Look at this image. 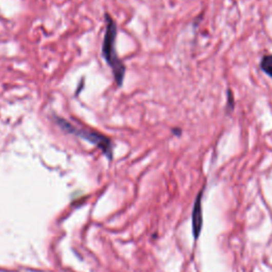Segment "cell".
Here are the masks:
<instances>
[{"label":"cell","instance_id":"6da1fadb","mask_svg":"<svg viewBox=\"0 0 272 272\" xmlns=\"http://www.w3.org/2000/svg\"><path fill=\"white\" fill-rule=\"evenodd\" d=\"M105 32L102 43V55L108 65L111 67L114 75V80L118 86H122L125 79L126 67L124 63L120 61V59L117 55L115 42L117 35V27L114 20L110 16L109 14H105Z\"/></svg>","mask_w":272,"mask_h":272},{"label":"cell","instance_id":"7a4b0ae2","mask_svg":"<svg viewBox=\"0 0 272 272\" xmlns=\"http://www.w3.org/2000/svg\"><path fill=\"white\" fill-rule=\"evenodd\" d=\"M56 119V124L57 126L61 128L63 131L69 133V134H73L75 136H78L80 139L85 140L86 142L93 144L94 146L98 147L103 154L107 157L109 160H112L113 158V146H112V142L109 138L107 136L96 132V131H90V130H86V129H80L74 127L73 125H71L70 123H68L67 120L63 119V118H60V117H55Z\"/></svg>","mask_w":272,"mask_h":272},{"label":"cell","instance_id":"3957f363","mask_svg":"<svg viewBox=\"0 0 272 272\" xmlns=\"http://www.w3.org/2000/svg\"><path fill=\"white\" fill-rule=\"evenodd\" d=\"M201 228H202V207H201V192H200L198 195L197 200L195 201L192 209V232L196 239L199 237Z\"/></svg>","mask_w":272,"mask_h":272},{"label":"cell","instance_id":"277c9868","mask_svg":"<svg viewBox=\"0 0 272 272\" xmlns=\"http://www.w3.org/2000/svg\"><path fill=\"white\" fill-rule=\"evenodd\" d=\"M262 69L272 78V55H266L262 59L261 62Z\"/></svg>","mask_w":272,"mask_h":272}]
</instances>
